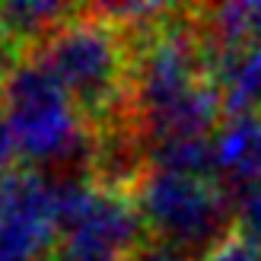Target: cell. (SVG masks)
I'll use <instances>...</instances> for the list:
<instances>
[{
  "label": "cell",
  "instance_id": "6da1fadb",
  "mask_svg": "<svg viewBox=\"0 0 261 261\" xmlns=\"http://www.w3.org/2000/svg\"><path fill=\"white\" fill-rule=\"evenodd\" d=\"M32 58L55 73L93 130L134 118V45L99 13H76Z\"/></svg>",
  "mask_w": 261,
  "mask_h": 261
},
{
  "label": "cell",
  "instance_id": "7a4b0ae2",
  "mask_svg": "<svg viewBox=\"0 0 261 261\" xmlns=\"http://www.w3.org/2000/svg\"><path fill=\"white\" fill-rule=\"evenodd\" d=\"M0 112L7 115L25 160L58 166L93 160V127L38 58L25 55L13 70L7 86L0 89Z\"/></svg>",
  "mask_w": 261,
  "mask_h": 261
},
{
  "label": "cell",
  "instance_id": "3957f363",
  "mask_svg": "<svg viewBox=\"0 0 261 261\" xmlns=\"http://www.w3.org/2000/svg\"><path fill=\"white\" fill-rule=\"evenodd\" d=\"M134 201L150 229V239L178 252L201 255L229 236L226 226L236 217V198L211 175H181L150 169L137 178Z\"/></svg>",
  "mask_w": 261,
  "mask_h": 261
},
{
  "label": "cell",
  "instance_id": "277c9868",
  "mask_svg": "<svg viewBox=\"0 0 261 261\" xmlns=\"http://www.w3.org/2000/svg\"><path fill=\"white\" fill-rule=\"evenodd\" d=\"M150 242L134 191L93 178L61 220V236L48 261H130Z\"/></svg>",
  "mask_w": 261,
  "mask_h": 261
},
{
  "label": "cell",
  "instance_id": "5b68a950",
  "mask_svg": "<svg viewBox=\"0 0 261 261\" xmlns=\"http://www.w3.org/2000/svg\"><path fill=\"white\" fill-rule=\"evenodd\" d=\"M201 35V32H198ZM204 42V58L211 80L223 102L226 118H245V115H261V45L252 48H223Z\"/></svg>",
  "mask_w": 261,
  "mask_h": 261
},
{
  "label": "cell",
  "instance_id": "8992f818",
  "mask_svg": "<svg viewBox=\"0 0 261 261\" xmlns=\"http://www.w3.org/2000/svg\"><path fill=\"white\" fill-rule=\"evenodd\" d=\"M214 163L236 198L261 191V115L229 118L217 130Z\"/></svg>",
  "mask_w": 261,
  "mask_h": 261
},
{
  "label": "cell",
  "instance_id": "52a82bcc",
  "mask_svg": "<svg viewBox=\"0 0 261 261\" xmlns=\"http://www.w3.org/2000/svg\"><path fill=\"white\" fill-rule=\"evenodd\" d=\"M76 13H80L76 7L48 4V0H7V4H0V29L22 51L32 55L48 35H55Z\"/></svg>",
  "mask_w": 261,
  "mask_h": 261
},
{
  "label": "cell",
  "instance_id": "ba28073f",
  "mask_svg": "<svg viewBox=\"0 0 261 261\" xmlns=\"http://www.w3.org/2000/svg\"><path fill=\"white\" fill-rule=\"evenodd\" d=\"M198 32L223 48H252L261 45V0L242 4H220L191 10Z\"/></svg>",
  "mask_w": 261,
  "mask_h": 261
},
{
  "label": "cell",
  "instance_id": "9c48e42d",
  "mask_svg": "<svg viewBox=\"0 0 261 261\" xmlns=\"http://www.w3.org/2000/svg\"><path fill=\"white\" fill-rule=\"evenodd\" d=\"M232 232L261 249V191L236 198V217H232Z\"/></svg>",
  "mask_w": 261,
  "mask_h": 261
},
{
  "label": "cell",
  "instance_id": "30bf717a",
  "mask_svg": "<svg viewBox=\"0 0 261 261\" xmlns=\"http://www.w3.org/2000/svg\"><path fill=\"white\" fill-rule=\"evenodd\" d=\"M198 261H261V249L242 239L239 232H229L217 245H211Z\"/></svg>",
  "mask_w": 261,
  "mask_h": 261
},
{
  "label": "cell",
  "instance_id": "8fae6325",
  "mask_svg": "<svg viewBox=\"0 0 261 261\" xmlns=\"http://www.w3.org/2000/svg\"><path fill=\"white\" fill-rule=\"evenodd\" d=\"M16 156H19V143L13 137V127L7 121V115L0 112V181L16 172Z\"/></svg>",
  "mask_w": 261,
  "mask_h": 261
},
{
  "label": "cell",
  "instance_id": "7c38bea8",
  "mask_svg": "<svg viewBox=\"0 0 261 261\" xmlns=\"http://www.w3.org/2000/svg\"><path fill=\"white\" fill-rule=\"evenodd\" d=\"M22 58H25V51L13 42L4 29H0V89L7 86V80L13 76V70L22 64Z\"/></svg>",
  "mask_w": 261,
  "mask_h": 261
}]
</instances>
